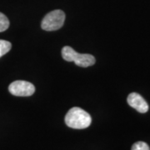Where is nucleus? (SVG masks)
Masks as SVG:
<instances>
[{"mask_svg": "<svg viewBox=\"0 0 150 150\" xmlns=\"http://www.w3.org/2000/svg\"><path fill=\"white\" fill-rule=\"evenodd\" d=\"M92 122L89 113L80 108H72L65 116V123L69 128L75 129H87Z\"/></svg>", "mask_w": 150, "mask_h": 150, "instance_id": "f257e3e1", "label": "nucleus"}, {"mask_svg": "<svg viewBox=\"0 0 150 150\" xmlns=\"http://www.w3.org/2000/svg\"><path fill=\"white\" fill-rule=\"evenodd\" d=\"M62 56L68 62H74L75 64L87 68L95 64V58L88 54H79L69 46H65L62 49Z\"/></svg>", "mask_w": 150, "mask_h": 150, "instance_id": "f03ea898", "label": "nucleus"}, {"mask_svg": "<svg viewBox=\"0 0 150 150\" xmlns=\"http://www.w3.org/2000/svg\"><path fill=\"white\" fill-rule=\"evenodd\" d=\"M131 150H150L149 146L144 142H137L132 146Z\"/></svg>", "mask_w": 150, "mask_h": 150, "instance_id": "6e6552de", "label": "nucleus"}, {"mask_svg": "<svg viewBox=\"0 0 150 150\" xmlns=\"http://www.w3.org/2000/svg\"><path fill=\"white\" fill-rule=\"evenodd\" d=\"M11 47H12V45H11V43L8 41L1 40L0 39V58L3 57L8 52H9L11 49Z\"/></svg>", "mask_w": 150, "mask_h": 150, "instance_id": "423d86ee", "label": "nucleus"}, {"mask_svg": "<svg viewBox=\"0 0 150 150\" xmlns=\"http://www.w3.org/2000/svg\"><path fill=\"white\" fill-rule=\"evenodd\" d=\"M8 91L11 94L18 97H28L33 95L35 92L34 85L23 80L14 81L8 87Z\"/></svg>", "mask_w": 150, "mask_h": 150, "instance_id": "20e7f679", "label": "nucleus"}, {"mask_svg": "<svg viewBox=\"0 0 150 150\" xmlns=\"http://www.w3.org/2000/svg\"><path fill=\"white\" fill-rule=\"evenodd\" d=\"M65 20V13L64 11L54 10L48 13L43 18L41 23V27L46 31H55L58 30L64 25Z\"/></svg>", "mask_w": 150, "mask_h": 150, "instance_id": "7ed1b4c3", "label": "nucleus"}, {"mask_svg": "<svg viewBox=\"0 0 150 150\" xmlns=\"http://www.w3.org/2000/svg\"><path fill=\"white\" fill-rule=\"evenodd\" d=\"M127 101L129 105L138 112L144 113L149 110V104L145 101L144 98L137 93H130L128 96Z\"/></svg>", "mask_w": 150, "mask_h": 150, "instance_id": "39448f33", "label": "nucleus"}, {"mask_svg": "<svg viewBox=\"0 0 150 150\" xmlns=\"http://www.w3.org/2000/svg\"><path fill=\"white\" fill-rule=\"evenodd\" d=\"M9 27V20L7 17L0 13V32H4Z\"/></svg>", "mask_w": 150, "mask_h": 150, "instance_id": "0eeeda50", "label": "nucleus"}]
</instances>
